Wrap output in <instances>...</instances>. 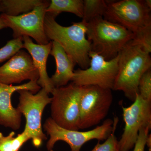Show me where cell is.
<instances>
[{
	"mask_svg": "<svg viewBox=\"0 0 151 151\" xmlns=\"http://www.w3.org/2000/svg\"><path fill=\"white\" fill-rule=\"evenodd\" d=\"M113 122V129L111 134L103 144H100L99 141L91 151H120L119 141L115 134L119 122L118 117H115Z\"/></svg>",
	"mask_w": 151,
	"mask_h": 151,
	"instance_id": "20",
	"label": "cell"
},
{
	"mask_svg": "<svg viewBox=\"0 0 151 151\" xmlns=\"http://www.w3.org/2000/svg\"><path fill=\"white\" fill-rule=\"evenodd\" d=\"M39 73L29 53L20 50L0 67V83L10 85L25 80L37 81Z\"/></svg>",
	"mask_w": 151,
	"mask_h": 151,
	"instance_id": "12",
	"label": "cell"
},
{
	"mask_svg": "<svg viewBox=\"0 0 151 151\" xmlns=\"http://www.w3.org/2000/svg\"><path fill=\"white\" fill-rule=\"evenodd\" d=\"M22 48V37L13 39L9 41L4 46L0 48V63L9 59Z\"/></svg>",
	"mask_w": 151,
	"mask_h": 151,
	"instance_id": "21",
	"label": "cell"
},
{
	"mask_svg": "<svg viewBox=\"0 0 151 151\" xmlns=\"http://www.w3.org/2000/svg\"><path fill=\"white\" fill-rule=\"evenodd\" d=\"M146 145L147 146L149 149V151H151V134H149L147 137L146 141Z\"/></svg>",
	"mask_w": 151,
	"mask_h": 151,
	"instance_id": "24",
	"label": "cell"
},
{
	"mask_svg": "<svg viewBox=\"0 0 151 151\" xmlns=\"http://www.w3.org/2000/svg\"><path fill=\"white\" fill-rule=\"evenodd\" d=\"M151 67L150 52L141 45L130 41L120 52L119 69L113 90L122 91L125 97L134 102L139 94L140 79Z\"/></svg>",
	"mask_w": 151,
	"mask_h": 151,
	"instance_id": "3",
	"label": "cell"
},
{
	"mask_svg": "<svg viewBox=\"0 0 151 151\" xmlns=\"http://www.w3.org/2000/svg\"><path fill=\"white\" fill-rule=\"evenodd\" d=\"M41 89L35 81H29L17 86L0 83V125L13 130L19 129L21 125L22 115L13 106L12 95L14 92L22 89L35 94Z\"/></svg>",
	"mask_w": 151,
	"mask_h": 151,
	"instance_id": "13",
	"label": "cell"
},
{
	"mask_svg": "<svg viewBox=\"0 0 151 151\" xmlns=\"http://www.w3.org/2000/svg\"><path fill=\"white\" fill-rule=\"evenodd\" d=\"M82 90L83 86L71 82L52 91L50 118L60 127L68 130L79 129V104Z\"/></svg>",
	"mask_w": 151,
	"mask_h": 151,
	"instance_id": "5",
	"label": "cell"
},
{
	"mask_svg": "<svg viewBox=\"0 0 151 151\" xmlns=\"http://www.w3.org/2000/svg\"><path fill=\"white\" fill-rule=\"evenodd\" d=\"M5 28H7L6 26V25L4 22L3 20L1 14H0V30Z\"/></svg>",
	"mask_w": 151,
	"mask_h": 151,
	"instance_id": "25",
	"label": "cell"
},
{
	"mask_svg": "<svg viewBox=\"0 0 151 151\" xmlns=\"http://www.w3.org/2000/svg\"><path fill=\"white\" fill-rule=\"evenodd\" d=\"M50 55L54 57L56 63V71L50 78L54 88L66 86L71 81L74 73L76 64L68 55L58 42L52 41Z\"/></svg>",
	"mask_w": 151,
	"mask_h": 151,
	"instance_id": "15",
	"label": "cell"
},
{
	"mask_svg": "<svg viewBox=\"0 0 151 151\" xmlns=\"http://www.w3.org/2000/svg\"><path fill=\"white\" fill-rule=\"evenodd\" d=\"M119 56L120 52L115 58L108 60L96 52L90 51L89 67L74 70L71 81L78 86L94 85L113 90L119 69Z\"/></svg>",
	"mask_w": 151,
	"mask_h": 151,
	"instance_id": "9",
	"label": "cell"
},
{
	"mask_svg": "<svg viewBox=\"0 0 151 151\" xmlns=\"http://www.w3.org/2000/svg\"><path fill=\"white\" fill-rule=\"evenodd\" d=\"M124 123V132L119 141L120 151H129L137 142L140 130L151 127V101L143 99L139 94L133 104L122 106Z\"/></svg>",
	"mask_w": 151,
	"mask_h": 151,
	"instance_id": "11",
	"label": "cell"
},
{
	"mask_svg": "<svg viewBox=\"0 0 151 151\" xmlns=\"http://www.w3.org/2000/svg\"><path fill=\"white\" fill-rule=\"evenodd\" d=\"M151 0L108 1L103 17L132 32L133 40L151 52Z\"/></svg>",
	"mask_w": 151,
	"mask_h": 151,
	"instance_id": "1",
	"label": "cell"
},
{
	"mask_svg": "<svg viewBox=\"0 0 151 151\" xmlns=\"http://www.w3.org/2000/svg\"><path fill=\"white\" fill-rule=\"evenodd\" d=\"M23 48L28 52L32 58L33 62L39 73L37 84L46 90L49 94L51 93L54 87L52 84L50 77L47 71V62L50 54L52 42H50L46 45H39L34 43L29 37H22Z\"/></svg>",
	"mask_w": 151,
	"mask_h": 151,
	"instance_id": "14",
	"label": "cell"
},
{
	"mask_svg": "<svg viewBox=\"0 0 151 151\" xmlns=\"http://www.w3.org/2000/svg\"><path fill=\"white\" fill-rule=\"evenodd\" d=\"M151 128L150 127H145L140 130L137 139L135 143L133 151H145L146 139Z\"/></svg>",
	"mask_w": 151,
	"mask_h": 151,
	"instance_id": "23",
	"label": "cell"
},
{
	"mask_svg": "<svg viewBox=\"0 0 151 151\" xmlns=\"http://www.w3.org/2000/svg\"><path fill=\"white\" fill-rule=\"evenodd\" d=\"M112 90L99 86H83L79 104V129L96 126L105 119L113 103Z\"/></svg>",
	"mask_w": 151,
	"mask_h": 151,
	"instance_id": "8",
	"label": "cell"
},
{
	"mask_svg": "<svg viewBox=\"0 0 151 151\" xmlns=\"http://www.w3.org/2000/svg\"><path fill=\"white\" fill-rule=\"evenodd\" d=\"M139 93L143 99L151 101V70L149 69L142 76L138 85Z\"/></svg>",
	"mask_w": 151,
	"mask_h": 151,
	"instance_id": "22",
	"label": "cell"
},
{
	"mask_svg": "<svg viewBox=\"0 0 151 151\" xmlns=\"http://www.w3.org/2000/svg\"><path fill=\"white\" fill-rule=\"evenodd\" d=\"M17 92L19 97L16 108L19 113L24 116L26 121L24 130L29 136L34 146L39 147L47 139L42 131V118L45 108L51 103V97L44 88L36 94L24 89Z\"/></svg>",
	"mask_w": 151,
	"mask_h": 151,
	"instance_id": "6",
	"label": "cell"
},
{
	"mask_svg": "<svg viewBox=\"0 0 151 151\" xmlns=\"http://www.w3.org/2000/svg\"><path fill=\"white\" fill-rule=\"evenodd\" d=\"M46 12L58 15L62 12L70 13L82 18L83 0H51L46 9Z\"/></svg>",
	"mask_w": 151,
	"mask_h": 151,
	"instance_id": "17",
	"label": "cell"
},
{
	"mask_svg": "<svg viewBox=\"0 0 151 151\" xmlns=\"http://www.w3.org/2000/svg\"><path fill=\"white\" fill-rule=\"evenodd\" d=\"M58 15L46 13L45 17L44 29L50 41L58 42L68 55L75 63L85 69L89 67L91 45L86 37V23L81 21L73 22L68 27L58 23Z\"/></svg>",
	"mask_w": 151,
	"mask_h": 151,
	"instance_id": "2",
	"label": "cell"
},
{
	"mask_svg": "<svg viewBox=\"0 0 151 151\" xmlns=\"http://www.w3.org/2000/svg\"><path fill=\"white\" fill-rule=\"evenodd\" d=\"M113 120L108 119L101 126L92 130L85 132L68 130L60 127L51 119H47L43 129L50 136L47 143L48 151L53 149L58 141H63L70 146L71 151H80L82 146L87 142L93 139L105 140L111 134L113 128Z\"/></svg>",
	"mask_w": 151,
	"mask_h": 151,
	"instance_id": "7",
	"label": "cell"
},
{
	"mask_svg": "<svg viewBox=\"0 0 151 151\" xmlns=\"http://www.w3.org/2000/svg\"><path fill=\"white\" fill-rule=\"evenodd\" d=\"M41 0H2V12L10 16H17L29 12L43 2Z\"/></svg>",
	"mask_w": 151,
	"mask_h": 151,
	"instance_id": "16",
	"label": "cell"
},
{
	"mask_svg": "<svg viewBox=\"0 0 151 151\" xmlns=\"http://www.w3.org/2000/svg\"><path fill=\"white\" fill-rule=\"evenodd\" d=\"M108 2L105 0H83L82 21L87 23L96 18L103 17L107 9Z\"/></svg>",
	"mask_w": 151,
	"mask_h": 151,
	"instance_id": "18",
	"label": "cell"
},
{
	"mask_svg": "<svg viewBox=\"0 0 151 151\" xmlns=\"http://www.w3.org/2000/svg\"><path fill=\"white\" fill-rule=\"evenodd\" d=\"M12 131L7 136L0 132V151H19L23 145L30 139L29 136L24 130L16 137Z\"/></svg>",
	"mask_w": 151,
	"mask_h": 151,
	"instance_id": "19",
	"label": "cell"
},
{
	"mask_svg": "<svg viewBox=\"0 0 151 151\" xmlns=\"http://www.w3.org/2000/svg\"><path fill=\"white\" fill-rule=\"evenodd\" d=\"M50 2L49 1H43L32 11L17 16L1 14L6 27L12 30L14 39L29 37L34 39L38 44L43 45L50 42L47 37L44 29L46 9Z\"/></svg>",
	"mask_w": 151,
	"mask_h": 151,
	"instance_id": "10",
	"label": "cell"
},
{
	"mask_svg": "<svg viewBox=\"0 0 151 151\" xmlns=\"http://www.w3.org/2000/svg\"><path fill=\"white\" fill-rule=\"evenodd\" d=\"M2 12V7L1 5V1H0V12Z\"/></svg>",
	"mask_w": 151,
	"mask_h": 151,
	"instance_id": "26",
	"label": "cell"
},
{
	"mask_svg": "<svg viewBox=\"0 0 151 151\" xmlns=\"http://www.w3.org/2000/svg\"><path fill=\"white\" fill-rule=\"evenodd\" d=\"M86 36L91 45V51L106 60L119 55L122 49L134 39L132 32L120 25L99 17L86 23Z\"/></svg>",
	"mask_w": 151,
	"mask_h": 151,
	"instance_id": "4",
	"label": "cell"
},
{
	"mask_svg": "<svg viewBox=\"0 0 151 151\" xmlns=\"http://www.w3.org/2000/svg\"><path fill=\"white\" fill-rule=\"evenodd\" d=\"M50 151H53V150H50Z\"/></svg>",
	"mask_w": 151,
	"mask_h": 151,
	"instance_id": "27",
	"label": "cell"
}]
</instances>
